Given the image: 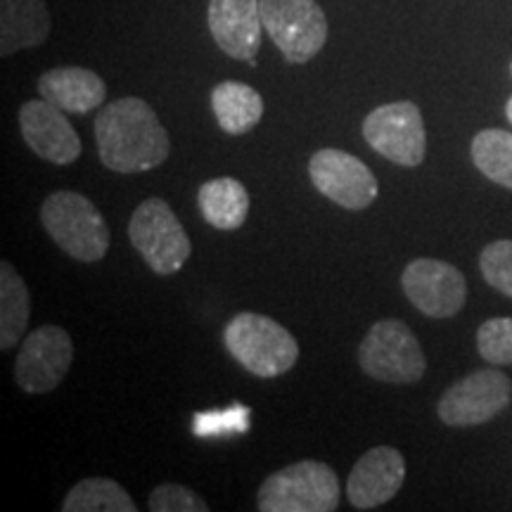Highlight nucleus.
I'll use <instances>...</instances> for the list:
<instances>
[{"instance_id":"nucleus-14","label":"nucleus","mask_w":512,"mask_h":512,"mask_svg":"<svg viewBox=\"0 0 512 512\" xmlns=\"http://www.w3.org/2000/svg\"><path fill=\"white\" fill-rule=\"evenodd\" d=\"M406 482V458L392 446H375L356 460L347 479L349 503L356 510H373L389 503Z\"/></svg>"},{"instance_id":"nucleus-22","label":"nucleus","mask_w":512,"mask_h":512,"mask_svg":"<svg viewBox=\"0 0 512 512\" xmlns=\"http://www.w3.org/2000/svg\"><path fill=\"white\" fill-rule=\"evenodd\" d=\"M472 162L482 174L512 190V133L503 128H486L472 138Z\"/></svg>"},{"instance_id":"nucleus-11","label":"nucleus","mask_w":512,"mask_h":512,"mask_svg":"<svg viewBox=\"0 0 512 512\" xmlns=\"http://www.w3.org/2000/svg\"><path fill=\"white\" fill-rule=\"evenodd\" d=\"M403 294L415 309L430 318H453L467 302L465 275L453 264L430 259H413L401 275Z\"/></svg>"},{"instance_id":"nucleus-4","label":"nucleus","mask_w":512,"mask_h":512,"mask_svg":"<svg viewBox=\"0 0 512 512\" xmlns=\"http://www.w3.org/2000/svg\"><path fill=\"white\" fill-rule=\"evenodd\" d=\"M339 479L328 463L299 460L266 477L256 496L261 512H335Z\"/></svg>"},{"instance_id":"nucleus-1","label":"nucleus","mask_w":512,"mask_h":512,"mask_svg":"<svg viewBox=\"0 0 512 512\" xmlns=\"http://www.w3.org/2000/svg\"><path fill=\"white\" fill-rule=\"evenodd\" d=\"M100 162L117 174H143L171 155V138L157 112L140 98H119L95 119Z\"/></svg>"},{"instance_id":"nucleus-17","label":"nucleus","mask_w":512,"mask_h":512,"mask_svg":"<svg viewBox=\"0 0 512 512\" xmlns=\"http://www.w3.org/2000/svg\"><path fill=\"white\" fill-rule=\"evenodd\" d=\"M50 36V12L43 0H0V55L36 48Z\"/></svg>"},{"instance_id":"nucleus-15","label":"nucleus","mask_w":512,"mask_h":512,"mask_svg":"<svg viewBox=\"0 0 512 512\" xmlns=\"http://www.w3.org/2000/svg\"><path fill=\"white\" fill-rule=\"evenodd\" d=\"M209 31L214 43L233 60L256 64L261 46V0H209Z\"/></svg>"},{"instance_id":"nucleus-7","label":"nucleus","mask_w":512,"mask_h":512,"mask_svg":"<svg viewBox=\"0 0 512 512\" xmlns=\"http://www.w3.org/2000/svg\"><path fill=\"white\" fill-rule=\"evenodd\" d=\"M261 22L290 64L313 60L328 41V17L316 0H261Z\"/></svg>"},{"instance_id":"nucleus-27","label":"nucleus","mask_w":512,"mask_h":512,"mask_svg":"<svg viewBox=\"0 0 512 512\" xmlns=\"http://www.w3.org/2000/svg\"><path fill=\"white\" fill-rule=\"evenodd\" d=\"M510 72H512V64H510Z\"/></svg>"},{"instance_id":"nucleus-8","label":"nucleus","mask_w":512,"mask_h":512,"mask_svg":"<svg viewBox=\"0 0 512 512\" xmlns=\"http://www.w3.org/2000/svg\"><path fill=\"white\" fill-rule=\"evenodd\" d=\"M363 138L377 155L399 166H420L427 152V133L422 112L413 102H389L373 110L363 121Z\"/></svg>"},{"instance_id":"nucleus-10","label":"nucleus","mask_w":512,"mask_h":512,"mask_svg":"<svg viewBox=\"0 0 512 512\" xmlns=\"http://www.w3.org/2000/svg\"><path fill=\"white\" fill-rule=\"evenodd\" d=\"M74 361V344L60 325H41L24 337L15 358V382L27 394H50L60 387Z\"/></svg>"},{"instance_id":"nucleus-6","label":"nucleus","mask_w":512,"mask_h":512,"mask_svg":"<svg viewBox=\"0 0 512 512\" xmlns=\"http://www.w3.org/2000/svg\"><path fill=\"white\" fill-rule=\"evenodd\" d=\"M128 240L157 275H174L188 264L192 242L162 197L143 200L128 221Z\"/></svg>"},{"instance_id":"nucleus-25","label":"nucleus","mask_w":512,"mask_h":512,"mask_svg":"<svg viewBox=\"0 0 512 512\" xmlns=\"http://www.w3.org/2000/svg\"><path fill=\"white\" fill-rule=\"evenodd\" d=\"M152 512H207L209 505L183 484H159L147 498Z\"/></svg>"},{"instance_id":"nucleus-20","label":"nucleus","mask_w":512,"mask_h":512,"mask_svg":"<svg viewBox=\"0 0 512 512\" xmlns=\"http://www.w3.org/2000/svg\"><path fill=\"white\" fill-rule=\"evenodd\" d=\"M29 287L10 261H0V349L10 351L29 328Z\"/></svg>"},{"instance_id":"nucleus-5","label":"nucleus","mask_w":512,"mask_h":512,"mask_svg":"<svg viewBox=\"0 0 512 512\" xmlns=\"http://www.w3.org/2000/svg\"><path fill=\"white\" fill-rule=\"evenodd\" d=\"M358 366L377 382L413 384L422 380L427 358L418 337L403 320H377L358 344Z\"/></svg>"},{"instance_id":"nucleus-3","label":"nucleus","mask_w":512,"mask_h":512,"mask_svg":"<svg viewBox=\"0 0 512 512\" xmlns=\"http://www.w3.org/2000/svg\"><path fill=\"white\" fill-rule=\"evenodd\" d=\"M41 223L55 245L74 261L95 264L110 252V228L100 209L72 190H57L41 207Z\"/></svg>"},{"instance_id":"nucleus-21","label":"nucleus","mask_w":512,"mask_h":512,"mask_svg":"<svg viewBox=\"0 0 512 512\" xmlns=\"http://www.w3.org/2000/svg\"><path fill=\"white\" fill-rule=\"evenodd\" d=\"M64 512H136L138 505L119 482L88 477L72 486L62 503Z\"/></svg>"},{"instance_id":"nucleus-26","label":"nucleus","mask_w":512,"mask_h":512,"mask_svg":"<svg viewBox=\"0 0 512 512\" xmlns=\"http://www.w3.org/2000/svg\"><path fill=\"white\" fill-rule=\"evenodd\" d=\"M505 117H508V121L512 124V98L508 100V105H505Z\"/></svg>"},{"instance_id":"nucleus-19","label":"nucleus","mask_w":512,"mask_h":512,"mask_svg":"<svg viewBox=\"0 0 512 512\" xmlns=\"http://www.w3.org/2000/svg\"><path fill=\"white\" fill-rule=\"evenodd\" d=\"M211 110L223 131L245 136L264 117V98L240 81H223L211 91Z\"/></svg>"},{"instance_id":"nucleus-18","label":"nucleus","mask_w":512,"mask_h":512,"mask_svg":"<svg viewBox=\"0 0 512 512\" xmlns=\"http://www.w3.org/2000/svg\"><path fill=\"white\" fill-rule=\"evenodd\" d=\"M204 221L216 230H238L249 216V192L238 178H211L197 192Z\"/></svg>"},{"instance_id":"nucleus-2","label":"nucleus","mask_w":512,"mask_h":512,"mask_svg":"<svg viewBox=\"0 0 512 512\" xmlns=\"http://www.w3.org/2000/svg\"><path fill=\"white\" fill-rule=\"evenodd\" d=\"M223 344L242 368L256 377H280L297 366L299 344L278 320L242 311L223 328Z\"/></svg>"},{"instance_id":"nucleus-23","label":"nucleus","mask_w":512,"mask_h":512,"mask_svg":"<svg viewBox=\"0 0 512 512\" xmlns=\"http://www.w3.org/2000/svg\"><path fill=\"white\" fill-rule=\"evenodd\" d=\"M479 356L491 366H512V318H491L477 330Z\"/></svg>"},{"instance_id":"nucleus-13","label":"nucleus","mask_w":512,"mask_h":512,"mask_svg":"<svg viewBox=\"0 0 512 512\" xmlns=\"http://www.w3.org/2000/svg\"><path fill=\"white\" fill-rule=\"evenodd\" d=\"M19 131L31 152L50 164L67 166L81 157V138L67 112L48 100H29L19 107Z\"/></svg>"},{"instance_id":"nucleus-12","label":"nucleus","mask_w":512,"mask_h":512,"mask_svg":"<svg viewBox=\"0 0 512 512\" xmlns=\"http://www.w3.org/2000/svg\"><path fill=\"white\" fill-rule=\"evenodd\" d=\"M309 176L320 195L349 211L368 209L380 192L366 162L335 147H323L311 157Z\"/></svg>"},{"instance_id":"nucleus-24","label":"nucleus","mask_w":512,"mask_h":512,"mask_svg":"<svg viewBox=\"0 0 512 512\" xmlns=\"http://www.w3.org/2000/svg\"><path fill=\"white\" fill-rule=\"evenodd\" d=\"M479 271L494 290L512 297V240H496L479 256Z\"/></svg>"},{"instance_id":"nucleus-16","label":"nucleus","mask_w":512,"mask_h":512,"mask_svg":"<svg viewBox=\"0 0 512 512\" xmlns=\"http://www.w3.org/2000/svg\"><path fill=\"white\" fill-rule=\"evenodd\" d=\"M38 93L67 114H88L105 105L107 86L86 67H57L38 79Z\"/></svg>"},{"instance_id":"nucleus-9","label":"nucleus","mask_w":512,"mask_h":512,"mask_svg":"<svg viewBox=\"0 0 512 512\" xmlns=\"http://www.w3.org/2000/svg\"><path fill=\"white\" fill-rule=\"evenodd\" d=\"M510 399L512 382L503 370H475L446 389L437 413L448 427H477L503 413Z\"/></svg>"}]
</instances>
